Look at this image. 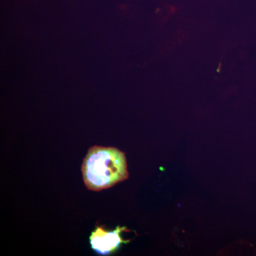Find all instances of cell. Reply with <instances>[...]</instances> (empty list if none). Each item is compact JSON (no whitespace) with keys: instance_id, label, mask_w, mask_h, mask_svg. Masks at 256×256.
Segmentation results:
<instances>
[{"instance_id":"obj_2","label":"cell","mask_w":256,"mask_h":256,"mask_svg":"<svg viewBox=\"0 0 256 256\" xmlns=\"http://www.w3.org/2000/svg\"><path fill=\"white\" fill-rule=\"evenodd\" d=\"M126 227H119L114 230H108L104 226L96 227L90 236V242L94 252L100 255L106 256L116 252L121 244L130 242L121 237L122 232H128Z\"/></svg>"},{"instance_id":"obj_1","label":"cell","mask_w":256,"mask_h":256,"mask_svg":"<svg viewBox=\"0 0 256 256\" xmlns=\"http://www.w3.org/2000/svg\"><path fill=\"white\" fill-rule=\"evenodd\" d=\"M82 178L88 190L100 192L129 176L126 154L112 146H92L82 166Z\"/></svg>"}]
</instances>
